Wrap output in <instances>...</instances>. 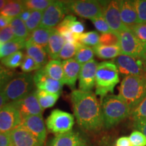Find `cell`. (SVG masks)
I'll return each instance as SVG.
<instances>
[{
	"label": "cell",
	"instance_id": "6da1fadb",
	"mask_svg": "<svg viewBox=\"0 0 146 146\" xmlns=\"http://www.w3.org/2000/svg\"><path fill=\"white\" fill-rule=\"evenodd\" d=\"M70 99L74 116L82 129L98 131L104 127L102 106L94 93L74 90Z\"/></svg>",
	"mask_w": 146,
	"mask_h": 146
},
{
	"label": "cell",
	"instance_id": "7a4b0ae2",
	"mask_svg": "<svg viewBox=\"0 0 146 146\" xmlns=\"http://www.w3.org/2000/svg\"><path fill=\"white\" fill-rule=\"evenodd\" d=\"M104 127L111 129L131 116V111L119 95H107L102 100Z\"/></svg>",
	"mask_w": 146,
	"mask_h": 146
},
{
	"label": "cell",
	"instance_id": "3957f363",
	"mask_svg": "<svg viewBox=\"0 0 146 146\" xmlns=\"http://www.w3.org/2000/svg\"><path fill=\"white\" fill-rule=\"evenodd\" d=\"M119 96L132 113L146 97V74L125 76L120 85Z\"/></svg>",
	"mask_w": 146,
	"mask_h": 146
},
{
	"label": "cell",
	"instance_id": "277c9868",
	"mask_svg": "<svg viewBox=\"0 0 146 146\" xmlns=\"http://www.w3.org/2000/svg\"><path fill=\"white\" fill-rule=\"evenodd\" d=\"M119 72L112 61H104L98 64L96 76V95L102 100L108 93H112L119 83Z\"/></svg>",
	"mask_w": 146,
	"mask_h": 146
},
{
	"label": "cell",
	"instance_id": "5b68a950",
	"mask_svg": "<svg viewBox=\"0 0 146 146\" xmlns=\"http://www.w3.org/2000/svg\"><path fill=\"white\" fill-rule=\"evenodd\" d=\"M33 74L20 73L16 74L3 87L7 102L11 103L23 99L33 91Z\"/></svg>",
	"mask_w": 146,
	"mask_h": 146
},
{
	"label": "cell",
	"instance_id": "8992f818",
	"mask_svg": "<svg viewBox=\"0 0 146 146\" xmlns=\"http://www.w3.org/2000/svg\"><path fill=\"white\" fill-rule=\"evenodd\" d=\"M68 13L76 14L81 18L91 21L103 16V5L102 1L96 0H80L65 1Z\"/></svg>",
	"mask_w": 146,
	"mask_h": 146
},
{
	"label": "cell",
	"instance_id": "52a82bcc",
	"mask_svg": "<svg viewBox=\"0 0 146 146\" xmlns=\"http://www.w3.org/2000/svg\"><path fill=\"white\" fill-rule=\"evenodd\" d=\"M121 54L138 57L146 60L145 45L136 37L130 29L126 28L119 33Z\"/></svg>",
	"mask_w": 146,
	"mask_h": 146
},
{
	"label": "cell",
	"instance_id": "ba28073f",
	"mask_svg": "<svg viewBox=\"0 0 146 146\" xmlns=\"http://www.w3.org/2000/svg\"><path fill=\"white\" fill-rule=\"evenodd\" d=\"M112 62L122 76H137L146 74L145 60L138 57L120 55Z\"/></svg>",
	"mask_w": 146,
	"mask_h": 146
},
{
	"label": "cell",
	"instance_id": "9c48e42d",
	"mask_svg": "<svg viewBox=\"0 0 146 146\" xmlns=\"http://www.w3.org/2000/svg\"><path fill=\"white\" fill-rule=\"evenodd\" d=\"M74 125L73 115L59 109L52 111L46 120L47 129L56 135L62 134L72 131Z\"/></svg>",
	"mask_w": 146,
	"mask_h": 146
},
{
	"label": "cell",
	"instance_id": "30bf717a",
	"mask_svg": "<svg viewBox=\"0 0 146 146\" xmlns=\"http://www.w3.org/2000/svg\"><path fill=\"white\" fill-rule=\"evenodd\" d=\"M68 13L65 1H53L43 12L39 27L52 29L58 26Z\"/></svg>",
	"mask_w": 146,
	"mask_h": 146
},
{
	"label": "cell",
	"instance_id": "8fae6325",
	"mask_svg": "<svg viewBox=\"0 0 146 146\" xmlns=\"http://www.w3.org/2000/svg\"><path fill=\"white\" fill-rule=\"evenodd\" d=\"M103 16L110 28L111 31L119 34L127 28L122 22L120 10V1L113 0L102 1Z\"/></svg>",
	"mask_w": 146,
	"mask_h": 146
},
{
	"label": "cell",
	"instance_id": "7c38bea8",
	"mask_svg": "<svg viewBox=\"0 0 146 146\" xmlns=\"http://www.w3.org/2000/svg\"><path fill=\"white\" fill-rule=\"evenodd\" d=\"M21 123V113L12 103L0 110V133H10Z\"/></svg>",
	"mask_w": 146,
	"mask_h": 146
},
{
	"label": "cell",
	"instance_id": "4fadbf2b",
	"mask_svg": "<svg viewBox=\"0 0 146 146\" xmlns=\"http://www.w3.org/2000/svg\"><path fill=\"white\" fill-rule=\"evenodd\" d=\"M11 103L19 110L22 119L29 116H43L44 110L40 106L35 90L23 99Z\"/></svg>",
	"mask_w": 146,
	"mask_h": 146
},
{
	"label": "cell",
	"instance_id": "5bb4252c",
	"mask_svg": "<svg viewBox=\"0 0 146 146\" xmlns=\"http://www.w3.org/2000/svg\"><path fill=\"white\" fill-rule=\"evenodd\" d=\"M98 64L93 59L81 66L78 78L79 90L89 92L91 91L96 85V76Z\"/></svg>",
	"mask_w": 146,
	"mask_h": 146
},
{
	"label": "cell",
	"instance_id": "9a60e30c",
	"mask_svg": "<svg viewBox=\"0 0 146 146\" xmlns=\"http://www.w3.org/2000/svg\"><path fill=\"white\" fill-rule=\"evenodd\" d=\"M35 85L38 89L54 94H61L63 85L59 81L53 79L47 74L44 68L36 70L33 74Z\"/></svg>",
	"mask_w": 146,
	"mask_h": 146
},
{
	"label": "cell",
	"instance_id": "2e32d148",
	"mask_svg": "<svg viewBox=\"0 0 146 146\" xmlns=\"http://www.w3.org/2000/svg\"><path fill=\"white\" fill-rule=\"evenodd\" d=\"M10 135L12 146H43L44 145L21 125L11 131Z\"/></svg>",
	"mask_w": 146,
	"mask_h": 146
},
{
	"label": "cell",
	"instance_id": "e0dca14e",
	"mask_svg": "<svg viewBox=\"0 0 146 146\" xmlns=\"http://www.w3.org/2000/svg\"><path fill=\"white\" fill-rule=\"evenodd\" d=\"M21 125L26 128L40 141L45 143L47 137L46 127L43 116H29L22 119Z\"/></svg>",
	"mask_w": 146,
	"mask_h": 146
},
{
	"label": "cell",
	"instance_id": "ac0fdd59",
	"mask_svg": "<svg viewBox=\"0 0 146 146\" xmlns=\"http://www.w3.org/2000/svg\"><path fill=\"white\" fill-rule=\"evenodd\" d=\"M120 10L122 22L127 28L131 29L139 24L135 5V1H120Z\"/></svg>",
	"mask_w": 146,
	"mask_h": 146
},
{
	"label": "cell",
	"instance_id": "d6986e66",
	"mask_svg": "<svg viewBox=\"0 0 146 146\" xmlns=\"http://www.w3.org/2000/svg\"><path fill=\"white\" fill-rule=\"evenodd\" d=\"M62 63L64 75V84L68 85L71 89H74L82 65L72 58L63 60Z\"/></svg>",
	"mask_w": 146,
	"mask_h": 146
},
{
	"label": "cell",
	"instance_id": "ffe728a7",
	"mask_svg": "<svg viewBox=\"0 0 146 146\" xmlns=\"http://www.w3.org/2000/svg\"><path fill=\"white\" fill-rule=\"evenodd\" d=\"M25 49L27 56L33 58L41 68H43L48 63L49 56L45 47L27 39L25 43Z\"/></svg>",
	"mask_w": 146,
	"mask_h": 146
},
{
	"label": "cell",
	"instance_id": "44dd1931",
	"mask_svg": "<svg viewBox=\"0 0 146 146\" xmlns=\"http://www.w3.org/2000/svg\"><path fill=\"white\" fill-rule=\"evenodd\" d=\"M85 141L79 133L70 131L62 134L56 135L48 146H78Z\"/></svg>",
	"mask_w": 146,
	"mask_h": 146
},
{
	"label": "cell",
	"instance_id": "7402d4cb",
	"mask_svg": "<svg viewBox=\"0 0 146 146\" xmlns=\"http://www.w3.org/2000/svg\"><path fill=\"white\" fill-rule=\"evenodd\" d=\"M65 43V39L55 28L45 48L49 58L51 60H57Z\"/></svg>",
	"mask_w": 146,
	"mask_h": 146
},
{
	"label": "cell",
	"instance_id": "603a6c76",
	"mask_svg": "<svg viewBox=\"0 0 146 146\" xmlns=\"http://www.w3.org/2000/svg\"><path fill=\"white\" fill-rule=\"evenodd\" d=\"M43 68L49 76L56 81L64 84L62 63L59 59L50 60Z\"/></svg>",
	"mask_w": 146,
	"mask_h": 146
},
{
	"label": "cell",
	"instance_id": "cb8c5ba5",
	"mask_svg": "<svg viewBox=\"0 0 146 146\" xmlns=\"http://www.w3.org/2000/svg\"><path fill=\"white\" fill-rule=\"evenodd\" d=\"M54 29H49L39 27L31 33L28 39L36 44L46 48L50 36L54 32Z\"/></svg>",
	"mask_w": 146,
	"mask_h": 146
},
{
	"label": "cell",
	"instance_id": "d4e9b609",
	"mask_svg": "<svg viewBox=\"0 0 146 146\" xmlns=\"http://www.w3.org/2000/svg\"><path fill=\"white\" fill-rule=\"evenodd\" d=\"M26 41L19 39H12L0 45V59H3L10 55L25 48Z\"/></svg>",
	"mask_w": 146,
	"mask_h": 146
},
{
	"label": "cell",
	"instance_id": "484cf974",
	"mask_svg": "<svg viewBox=\"0 0 146 146\" xmlns=\"http://www.w3.org/2000/svg\"><path fill=\"white\" fill-rule=\"evenodd\" d=\"M94 54L101 59H112L121 55L120 46H106L98 45L93 47Z\"/></svg>",
	"mask_w": 146,
	"mask_h": 146
},
{
	"label": "cell",
	"instance_id": "4316f807",
	"mask_svg": "<svg viewBox=\"0 0 146 146\" xmlns=\"http://www.w3.org/2000/svg\"><path fill=\"white\" fill-rule=\"evenodd\" d=\"M25 10L23 1H8L0 11V14L13 19Z\"/></svg>",
	"mask_w": 146,
	"mask_h": 146
},
{
	"label": "cell",
	"instance_id": "83f0119b",
	"mask_svg": "<svg viewBox=\"0 0 146 146\" xmlns=\"http://www.w3.org/2000/svg\"><path fill=\"white\" fill-rule=\"evenodd\" d=\"M35 92L40 106L43 110L54 106L60 96V94H50L38 89L35 90Z\"/></svg>",
	"mask_w": 146,
	"mask_h": 146
},
{
	"label": "cell",
	"instance_id": "f1b7e54d",
	"mask_svg": "<svg viewBox=\"0 0 146 146\" xmlns=\"http://www.w3.org/2000/svg\"><path fill=\"white\" fill-rule=\"evenodd\" d=\"M10 26L12 28L16 39L25 40V41H27L29 39L30 33L27 29L25 22H23L19 18L16 17L13 18L11 21Z\"/></svg>",
	"mask_w": 146,
	"mask_h": 146
},
{
	"label": "cell",
	"instance_id": "f546056e",
	"mask_svg": "<svg viewBox=\"0 0 146 146\" xmlns=\"http://www.w3.org/2000/svg\"><path fill=\"white\" fill-rule=\"evenodd\" d=\"M94 54V49L80 43L74 56V60L80 64L83 65L92 60Z\"/></svg>",
	"mask_w": 146,
	"mask_h": 146
},
{
	"label": "cell",
	"instance_id": "4dcf8cb0",
	"mask_svg": "<svg viewBox=\"0 0 146 146\" xmlns=\"http://www.w3.org/2000/svg\"><path fill=\"white\" fill-rule=\"evenodd\" d=\"M25 57L23 52L18 51L14 54L7 56L1 60V64L3 66L8 69H14L21 66Z\"/></svg>",
	"mask_w": 146,
	"mask_h": 146
},
{
	"label": "cell",
	"instance_id": "1f68e13d",
	"mask_svg": "<svg viewBox=\"0 0 146 146\" xmlns=\"http://www.w3.org/2000/svg\"><path fill=\"white\" fill-rule=\"evenodd\" d=\"M77 41L86 46L95 47L100 43V35L97 31H89L78 35Z\"/></svg>",
	"mask_w": 146,
	"mask_h": 146
},
{
	"label": "cell",
	"instance_id": "d6a6232c",
	"mask_svg": "<svg viewBox=\"0 0 146 146\" xmlns=\"http://www.w3.org/2000/svg\"><path fill=\"white\" fill-rule=\"evenodd\" d=\"M52 1L51 0H26L23 1V3L25 10L43 12L50 6Z\"/></svg>",
	"mask_w": 146,
	"mask_h": 146
},
{
	"label": "cell",
	"instance_id": "836d02e7",
	"mask_svg": "<svg viewBox=\"0 0 146 146\" xmlns=\"http://www.w3.org/2000/svg\"><path fill=\"white\" fill-rule=\"evenodd\" d=\"M79 42L76 43H70V42H66L64 45L60 53L58 58L63 60H66L71 59L73 56H75L76 51L79 45Z\"/></svg>",
	"mask_w": 146,
	"mask_h": 146
},
{
	"label": "cell",
	"instance_id": "e575fe53",
	"mask_svg": "<svg viewBox=\"0 0 146 146\" xmlns=\"http://www.w3.org/2000/svg\"><path fill=\"white\" fill-rule=\"evenodd\" d=\"M99 44L106 46H120L119 34L112 31L102 34L100 36Z\"/></svg>",
	"mask_w": 146,
	"mask_h": 146
},
{
	"label": "cell",
	"instance_id": "d590c367",
	"mask_svg": "<svg viewBox=\"0 0 146 146\" xmlns=\"http://www.w3.org/2000/svg\"><path fill=\"white\" fill-rule=\"evenodd\" d=\"M43 14V12L41 11H32L29 20L25 22V25L29 33H32L40 27Z\"/></svg>",
	"mask_w": 146,
	"mask_h": 146
},
{
	"label": "cell",
	"instance_id": "8d00e7d4",
	"mask_svg": "<svg viewBox=\"0 0 146 146\" xmlns=\"http://www.w3.org/2000/svg\"><path fill=\"white\" fill-rule=\"evenodd\" d=\"M21 68L24 73H29L33 72V71L39 70L41 68V67L33 58L29 57L26 54L24 57Z\"/></svg>",
	"mask_w": 146,
	"mask_h": 146
},
{
	"label": "cell",
	"instance_id": "74e56055",
	"mask_svg": "<svg viewBox=\"0 0 146 146\" xmlns=\"http://www.w3.org/2000/svg\"><path fill=\"white\" fill-rule=\"evenodd\" d=\"M131 116L135 121L146 120V97L143 101L133 110Z\"/></svg>",
	"mask_w": 146,
	"mask_h": 146
},
{
	"label": "cell",
	"instance_id": "f35d334b",
	"mask_svg": "<svg viewBox=\"0 0 146 146\" xmlns=\"http://www.w3.org/2000/svg\"><path fill=\"white\" fill-rule=\"evenodd\" d=\"M135 5L139 23L146 24V0H135Z\"/></svg>",
	"mask_w": 146,
	"mask_h": 146
},
{
	"label": "cell",
	"instance_id": "ab89813d",
	"mask_svg": "<svg viewBox=\"0 0 146 146\" xmlns=\"http://www.w3.org/2000/svg\"><path fill=\"white\" fill-rule=\"evenodd\" d=\"M130 29L143 44H146V24H137Z\"/></svg>",
	"mask_w": 146,
	"mask_h": 146
},
{
	"label": "cell",
	"instance_id": "60d3db41",
	"mask_svg": "<svg viewBox=\"0 0 146 146\" xmlns=\"http://www.w3.org/2000/svg\"><path fill=\"white\" fill-rule=\"evenodd\" d=\"M129 139L133 146H146V137L141 131H133L131 133Z\"/></svg>",
	"mask_w": 146,
	"mask_h": 146
},
{
	"label": "cell",
	"instance_id": "b9f144b4",
	"mask_svg": "<svg viewBox=\"0 0 146 146\" xmlns=\"http://www.w3.org/2000/svg\"><path fill=\"white\" fill-rule=\"evenodd\" d=\"M15 75L13 71L0 64V87H4Z\"/></svg>",
	"mask_w": 146,
	"mask_h": 146
},
{
	"label": "cell",
	"instance_id": "7bdbcfd3",
	"mask_svg": "<svg viewBox=\"0 0 146 146\" xmlns=\"http://www.w3.org/2000/svg\"><path fill=\"white\" fill-rule=\"evenodd\" d=\"M91 21H92L96 29L98 31L101 32L102 34L111 32L110 28L109 25H108L107 22L106 21L105 18H104L103 16H101V17L91 20Z\"/></svg>",
	"mask_w": 146,
	"mask_h": 146
},
{
	"label": "cell",
	"instance_id": "ee69618b",
	"mask_svg": "<svg viewBox=\"0 0 146 146\" xmlns=\"http://www.w3.org/2000/svg\"><path fill=\"white\" fill-rule=\"evenodd\" d=\"M14 39H15V36L10 26L0 30V43H1L3 44L7 42L12 41Z\"/></svg>",
	"mask_w": 146,
	"mask_h": 146
},
{
	"label": "cell",
	"instance_id": "f6af8a7d",
	"mask_svg": "<svg viewBox=\"0 0 146 146\" xmlns=\"http://www.w3.org/2000/svg\"><path fill=\"white\" fill-rule=\"evenodd\" d=\"M76 21V18L74 16L72 15V14L66 16L63 19V21L58 25L56 28L70 29L71 25H72V24Z\"/></svg>",
	"mask_w": 146,
	"mask_h": 146
},
{
	"label": "cell",
	"instance_id": "bcb514c9",
	"mask_svg": "<svg viewBox=\"0 0 146 146\" xmlns=\"http://www.w3.org/2000/svg\"><path fill=\"white\" fill-rule=\"evenodd\" d=\"M70 29L73 33L76 35H81L83 34L84 30H85V26L81 22L76 21L71 25Z\"/></svg>",
	"mask_w": 146,
	"mask_h": 146
},
{
	"label": "cell",
	"instance_id": "7dc6e473",
	"mask_svg": "<svg viewBox=\"0 0 146 146\" xmlns=\"http://www.w3.org/2000/svg\"><path fill=\"white\" fill-rule=\"evenodd\" d=\"M0 146H12L10 133H0Z\"/></svg>",
	"mask_w": 146,
	"mask_h": 146
},
{
	"label": "cell",
	"instance_id": "c3c4849f",
	"mask_svg": "<svg viewBox=\"0 0 146 146\" xmlns=\"http://www.w3.org/2000/svg\"><path fill=\"white\" fill-rule=\"evenodd\" d=\"M114 146H133L129 137H121L116 141Z\"/></svg>",
	"mask_w": 146,
	"mask_h": 146
},
{
	"label": "cell",
	"instance_id": "681fc988",
	"mask_svg": "<svg viewBox=\"0 0 146 146\" xmlns=\"http://www.w3.org/2000/svg\"><path fill=\"white\" fill-rule=\"evenodd\" d=\"M134 127L137 130L141 131L146 137V120H138L134 122Z\"/></svg>",
	"mask_w": 146,
	"mask_h": 146
},
{
	"label": "cell",
	"instance_id": "f907efd6",
	"mask_svg": "<svg viewBox=\"0 0 146 146\" xmlns=\"http://www.w3.org/2000/svg\"><path fill=\"white\" fill-rule=\"evenodd\" d=\"M12 20V18H8L6 16L0 14V30L10 26Z\"/></svg>",
	"mask_w": 146,
	"mask_h": 146
},
{
	"label": "cell",
	"instance_id": "816d5d0a",
	"mask_svg": "<svg viewBox=\"0 0 146 146\" xmlns=\"http://www.w3.org/2000/svg\"><path fill=\"white\" fill-rule=\"evenodd\" d=\"M3 87H0V110L8 104L4 93H3Z\"/></svg>",
	"mask_w": 146,
	"mask_h": 146
},
{
	"label": "cell",
	"instance_id": "f5cc1de1",
	"mask_svg": "<svg viewBox=\"0 0 146 146\" xmlns=\"http://www.w3.org/2000/svg\"><path fill=\"white\" fill-rule=\"evenodd\" d=\"M32 11L28 10H25L23 12H22L20 15L18 16L20 19H21L23 22H27L29 20V17H30Z\"/></svg>",
	"mask_w": 146,
	"mask_h": 146
},
{
	"label": "cell",
	"instance_id": "db71d44e",
	"mask_svg": "<svg viewBox=\"0 0 146 146\" xmlns=\"http://www.w3.org/2000/svg\"><path fill=\"white\" fill-rule=\"evenodd\" d=\"M7 1H5V0H0V11L2 10L3 7L5 6V5L6 4Z\"/></svg>",
	"mask_w": 146,
	"mask_h": 146
},
{
	"label": "cell",
	"instance_id": "11a10c76",
	"mask_svg": "<svg viewBox=\"0 0 146 146\" xmlns=\"http://www.w3.org/2000/svg\"><path fill=\"white\" fill-rule=\"evenodd\" d=\"M78 146H89V145H87V143H86V141H85L84 142H83V143H82L80 144V145H78Z\"/></svg>",
	"mask_w": 146,
	"mask_h": 146
},
{
	"label": "cell",
	"instance_id": "9f6ffc18",
	"mask_svg": "<svg viewBox=\"0 0 146 146\" xmlns=\"http://www.w3.org/2000/svg\"><path fill=\"white\" fill-rule=\"evenodd\" d=\"M145 50H146V44H145Z\"/></svg>",
	"mask_w": 146,
	"mask_h": 146
},
{
	"label": "cell",
	"instance_id": "6f0895ef",
	"mask_svg": "<svg viewBox=\"0 0 146 146\" xmlns=\"http://www.w3.org/2000/svg\"><path fill=\"white\" fill-rule=\"evenodd\" d=\"M145 66H146V60H145Z\"/></svg>",
	"mask_w": 146,
	"mask_h": 146
}]
</instances>
